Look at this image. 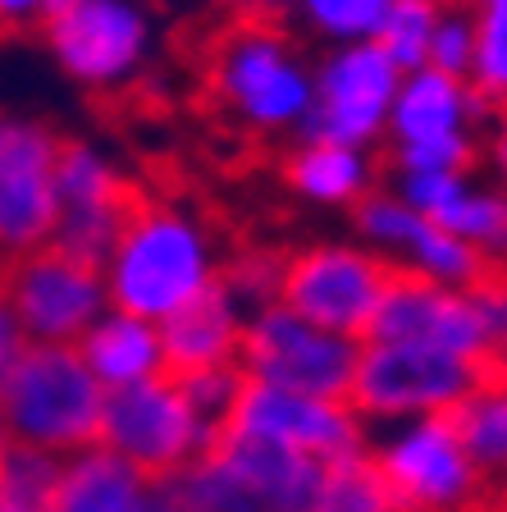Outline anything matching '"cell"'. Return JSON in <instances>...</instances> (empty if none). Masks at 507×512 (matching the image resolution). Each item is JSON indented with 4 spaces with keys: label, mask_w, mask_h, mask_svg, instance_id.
Wrapping results in <instances>:
<instances>
[{
    "label": "cell",
    "mask_w": 507,
    "mask_h": 512,
    "mask_svg": "<svg viewBox=\"0 0 507 512\" xmlns=\"http://www.w3.org/2000/svg\"><path fill=\"white\" fill-rule=\"evenodd\" d=\"M215 275L220 266L201 224L179 206L147 197L119 229V243L106 261V293L115 311L160 325L183 302L197 298Z\"/></svg>",
    "instance_id": "obj_1"
},
{
    "label": "cell",
    "mask_w": 507,
    "mask_h": 512,
    "mask_svg": "<svg viewBox=\"0 0 507 512\" xmlns=\"http://www.w3.org/2000/svg\"><path fill=\"white\" fill-rule=\"evenodd\" d=\"M106 384L83 362L78 343H28L0 394L5 435L55 458L96 444Z\"/></svg>",
    "instance_id": "obj_2"
},
{
    "label": "cell",
    "mask_w": 507,
    "mask_h": 512,
    "mask_svg": "<svg viewBox=\"0 0 507 512\" xmlns=\"http://www.w3.org/2000/svg\"><path fill=\"white\" fill-rule=\"evenodd\" d=\"M206 74L215 96L252 128H288L293 119H307L316 96L288 51V37L261 5H238V14L215 32Z\"/></svg>",
    "instance_id": "obj_3"
},
{
    "label": "cell",
    "mask_w": 507,
    "mask_h": 512,
    "mask_svg": "<svg viewBox=\"0 0 507 512\" xmlns=\"http://www.w3.org/2000/svg\"><path fill=\"white\" fill-rule=\"evenodd\" d=\"M366 448L398 512H480L494 499L476 458L457 435L453 416L393 421Z\"/></svg>",
    "instance_id": "obj_4"
},
{
    "label": "cell",
    "mask_w": 507,
    "mask_h": 512,
    "mask_svg": "<svg viewBox=\"0 0 507 512\" xmlns=\"http://www.w3.org/2000/svg\"><path fill=\"white\" fill-rule=\"evenodd\" d=\"M485 384V366L425 343H361L348 407L361 421L393 426L416 416H453Z\"/></svg>",
    "instance_id": "obj_5"
},
{
    "label": "cell",
    "mask_w": 507,
    "mask_h": 512,
    "mask_svg": "<svg viewBox=\"0 0 507 512\" xmlns=\"http://www.w3.org/2000/svg\"><path fill=\"white\" fill-rule=\"evenodd\" d=\"M96 444L124 458L128 467H138L142 476L160 480L206 458L220 444V435L197 416L174 375H156L128 389H110Z\"/></svg>",
    "instance_id": "obj_6"
},
{
    "label": "cell",
    "mask_w": 507,
    "mask_h": 512,
    "mask_svg": "<svg viewBox=\"0 0 507 512\" xmlns=\"http://www.w3.org/2000/svg\"><path fill=\"white\" fill-rule=\"evenodd\" d=\"M361 362V343L329 334L284 302L252 311L243 330V352H238V371L247 380L293 389V394L329 398V403H348L352 375Z\"/></svg>",
    "instance_id": "obj_7"
},
{
    "label": "cell",
    "mask_w": 507,
    "mask_h": 512,
    "mask_svg": "<svg viewBox=\"0 0 507 512\" xmlns=\"http://www.w3.org/2000/svg\"><path fill=\"white\" fill-rule=\"evenodd\" d=\"M0 302L28 343H78L110 311L106 270L46 243L0 266Z\"/></svg>",
    "instance_id": "obj_8"
},
{
    "label": "cell",
    "mask_w": 507,
    "mask_h": 512,
    "mask_svg": "<svg viewBox=\"0 0 507 512\" xmlns=\"http://www.w3.org/2000/svg\"><path fill=\"white\" fill-rule=\"evenodd\" d=\"M389 275L393 261L366 252V247H343V243L297 247L284 261L279 302L288 311H297L302 320L320 325V330L366 343L370 320H375L384 288H389Z\"/></svg>",
    "instance_id": "obj_9"
},
{
    "label": "cell",
    "mask_w": 507,
    "mask_h": 512,
    "mask_svg": "<svg viewBox=\"0 0 507 512\" xmlns=\"http://www.w3.org/2000/svg\"><path fill=\"white\" fill-rule=\"evenodd\" d=\"M370 343H425V348L457 352L466 362H489L494 334L480 316L471 288H448L416 270L393 266L380 311L370 320Z\"/></svg>",
    "instance_id": "obj_10"
},
{
    "label": "cell",
    "mask_w": 507,
    "mask_h": 512,
    "mask_svg": "<svg viewBox=\"0 0 507 512\" xmlns=\"http://www.w3.org/2000/svg\"><path fill=\"white\" fill-rule=\"evenodd\" d=\"M55 156L60 138L46 124L0 119V266L51 243L60 220Z\"/></svg>",
    "instance_id": "obj_11"
},
{
    "label": "cell",
    "mask_w": 507,
    "mask_h": 512,
    "mask_svg": "<svg viewBox=\"0 0 507 512\" xmlns=\"http://www.w3.org/2000/svg\"><path fill=\"white\" fill-rule=\"evenodd\" d=\"M224 430L293 448V453H307L316 462H338L366 448V421L348 403L293 394V389H275L261 380H243Z\"/></svg>",
    "instance_id": "obj_12"
},
{
    "label": "cell",
    "mask_w": 507,
    "mask_h": 512,
    "mask_svg": "<svg viewBox=\"0 0 507 512\" xmlns=\"http://www.w3.org/2000/svg\"><path fill=\"white\" fill-rule=\"evenodd\" d=\"M398 78V64L380 51V42H357L325 60L311 110L302 119L307 142H329V147L370 142L398 101Z\"/></svg>",
    "instance_id": "obj_13"
},
{
    "label": "cell",
    "mask_w": 507,
    "mask_h": 512,
    "mask_svg": "<svg viewBox=\"0 0 507 512\" xmlns=\"http://www.w3.org/2000/svg\"><path fill=\"white\" fill-rule=\"evenodd\" d=\"M42 32L64 74L87 87H115L147 51V19L128 0H87L78 10L42 19Z\"/></svg>",
    "instance_id": "obj_14"
},
{
    "label": "cell",
    "mask_w": 507,
    "mask_h": 512,
    "mask_svg": "<svg viewBox=\"0 0 507 512\" xmlns=\"http://www.w3.org/2000/svg\"><path fill=\"white\" fill-rule=\"evenodd\" d=\"M243 330H247V307L215 275L197 298L160 320L165 375L183 380V375H201V371H215V366H238Z\"/></svg>",
    "instance_id": "obj_15"
},
{
    "label": "cell",
    "mask_w": 507,
    "mask_h": 512,
    "mask_svg": "<svg viewBox=\"0 0 507 512\" xmlns=\"http://www.w3.org/2000/svg\"><path fill=\"white\" fill-rule=\"evenodd\" d=\"M151 485H156L151 476L128 467L110 448L92 444L64 458L51 512H147Z\"/></svg>",
    "instance_id": "obj_16"
},
{
    "label": "cell",
    "mask_w": 507,
    "mask_h": 512,
    "mask_svg": "<svg viewBox=\"0 0 507 512\" xmlns=\"http://www.w3.org/2000/svg\"><path fill=\"white\" fill-rule=\"evenodd\" d=\"M211 453H220L238 476L252 480L256 490L284 512H311L320 476H325V467H329V462H316V458H307V453L265 444V439H252V435H233V430H224Z\"/></svg>",
    "instance_id": "obj_17"
},
{
    "label": "cell",
    "mask_w": 507,
    "mask_h": 512,
    "mask_svg": "<svg viewBox=\"0 0 507 512\" xmlns=\"http://www.w3.org/2000/svg\"><path fill=\"white\" fill-rule=\"evenodd\" d=\"M78 352H83V362L92 366L96 380L106 384V394L110 389H128V384L165 375L160 325L128 316V311H115V307L78 339Z\"/></svg>",
    "instance_id": "obj_18"
},
{
    "label": "cell",
    "mask_w": 507,
    "mask_h": 512,
    "mask_svg": "<svg viewBox=\"0 0 507 512\" xmlns=\"http://www.w3.org/2000/svg\"><path fill=\"white\" fill-rule=\"evenodd\" d=\"M147 512H284V508H275L220 453H206L192 467L174 471V476H160L151 485Z\"/></svg>",
    "instance_id": "obj_19"
},
{
    "label": "cell",
    "mask_w": 507,
    "mask_h": 512,
    "mask_svg": "<svg viewBox=\"0 0 507 512\" xmlns=\"http://www.w3.org/2000/svg\"><path fill=\"white\" fill-rule=\"evenodd\" d=\"M485 101L476 96V87L466 92L462 78H448L439 69H416L407 74V83L398 87V101L389 110L393 138L402 142H425V138H444V133H462L466 115L480 110Z\"/></svg>",
    "instance_id": "obj_20"
},
{
    "label": "cell",
    "mask_w": 507,
    "mask_h": 512,
    "mask_svg": "<svg viewBox=\"0 0 507 512\" xmlns=\"http://www.w3.org/2000/svg\"><path fill=\"white\" fill-rule=\"evenodd\" d=\"M453 426L476 458L489 494H507V384L485 380L476 394H466L453 412Z\"/></svg>",
    "instance_id": "obj_21"
},
{
    "label": "cell",
    "mask_w": 507,
    "mask_h": 512,
    "mask_svg": "<svg viewBox=\"0 0 507 512\" xmlns=\"http://www.w3.org/2000/svg\"><path fill=\"white\" fill-rule=\"evenodd\" d=\"M284 179L311 202H361V192L370 188V170L357 147H329V142H307L302 151H293Z\"/></svg>",
    "instance_id": "obj_22"
},
{
    "label": "cell",
    "mask_w": 507,
    "mask_h": 512,
    "mask_svg": "<svg viewBox=\"0 0 507 512\" xmlns=\"http://www.w3.org/2000/svg\"><path fill=\"white\" fill-rule=\"evenodd\" d=\"M64 458L19 439L0 444V512H51Z\"/></svg>",
    "instance_id": "obj_23"
},
{
    "label": "cell",
    "mask_w": 507,
    "mask_h": 512,
    "mask_svg": "<svg viewBox=\"0 0 507 512\" xmlns=\"http://www.w3.org/2000/svg\"><path fill=\"white\" fill-rule=\"evenodd\" d=\"M311 512H398V503L370 458V448H361L352 458H338L325 467Z\"/></svg>",
    "instance_id": "obj_24"
},
{
    "label": "cell",
    "mask_w": 507,
    "mask_h": 512,
    "mask_svg": "<svg viewBox=\"0 0 507 512\" xmlns=\"http://www.w3.org/2000/svg\"><path fill=\"white\" fill-rule=\"evenodd\" d=\"M434 224L457 238H466V243L480 247L498 270H507V192L462 188L444 211L434 215Z\"/></svg>",
    "instance_id": "obj_25"
},
{
    "label": "cell",
    "mask_w": 507,
    "mask_h": 512,
    "mask_svg": "<svg viewBox=\"0 0 507 512\" xmlns=\"http://www.w3.org/2000/svg\"><path fill=\"white\" fill-rule=\"evenodd\" d=\"M439 14H444L439 0H393L389 5L375 42L398 64V74H416V69L430 64V42L434 28H439Z\"/></svg>",
    "instance_id": "obj_26"
},
{
    "label": "cell",
    "mask_w": 507,
    "mask_h": 512,
    "mask_svg": "<svg viewBox=\"0 0 507 512\" xmlns=\"http://www.w3.org/2000/svg\"><path fill=\"white\" fill-rule=\"evenodd\" d=\"M476 96L485 106L507 101V10L480 5L476 19Z\"/></svg>",
    "instance_id": "obj_27"
},
{
    "label": "cell",
    "mask_w": 507,
    "mask_h": 512,
    "mask_svg": "<svg viewBox=\"0 0 507 512\" xmlns=\"http://www.w3.org/2000/svg\"><path fill=\"white\" fill-rule=\"evenodd\" d=\"M393 165L407 174H462L480 160V151L471 147L466 133H444V138H425V142H402L393 147Z\"/></svg>",
    "instance_id": "obj_28"
},
{
    "label": "cell",
    "mask_w": 507,
    "mask_h": 512,
    "mask_svg": "<svg viewBox=\"0 0 507 512\" xmlns=\"http://www.w3.org/2000/svg\"><path fill=\"white\" fill-rule=\"evenodd\" d=\"M476 19L480 14L466 10V0L462 5H444L430 42V69H439L448 78L471 74V64H476Z\"/></svg>",
    "instance_id": "obj_29"
},
{
    "label": "cell",
    "mask_w": 507,
    "mask_h": 512,
    "mask_svg": "<svg viewBox=\"0 0 507 512\" xmlns=\"http://www.w3.org/2000/svg\"><path fill=\"white\" fill-rule=\"evenodd\" d=\"M307 19L329 37H375L393 0H297Z\"/></svg>",
    "instance_id": "obj_30"
},
{
    "label": "cell",
    "mask_w": 507,
    "mask_h": 512,
    "mask_svg": "<svg viewBox=\"0 0 507 512\" xmlns=\"http://www.w3.org/2000/svg\"><path fill=\"white\" fill-rule=\"evenodd\" d=\"M23 348H28V339H23L19 320H14L10 307L0 302V394H5V384H10V371H14V362H19Z\"/></svg>",
    "instance_id": "obj_31"
},
{
    "label": "cell",
    "mask_w": 507,
    "mask_h": 512,
    "mask_svg": "<svg viewBox=\"0 0 507 512\" xmlns=\"http://www.w3.org/2000/svg\"><path fill=\"white\" fill-rule=\"evenodd\" d=\"M46 0H0V32H14L23 28L28 19H37L42 14Z\"/></svg>",
    "instance_id": "obj_32"
},
{
    "label": "cell",
    "mask_w": 507,
    "mask_h": 512,
    "mask_svg": "<svg viewBox=\"0 0 507 512\" xmlns=\"http://www.w3.org/2000/svg\"><path fill=\"white\" fill-rule=\"evenodd\" d=\"M489 156H494V165L507 174V101H498V110H494V142H489Z\"/></svg>",
    "instance_id": "obj_33"
},
{
    "label": "cell",
    "mask_w": 507,
    "mask_h": 512,
    "mask_svg": "<svg viewBox=\"0 0 507 512\" xmlns=\"http://www.w3.org/2000/svg\"><path fill=\"white\" fill-rule=\"evenodd\" d=\"M485 380H494V384H507V339L498 343L494 352H489V362H485Z\"/></svg>",
    "instance_id": "obj_34"
},
{
    "label": "cell",
    "mask_w": 507,
    "mask_h": 512,
    "mask_svg": "<svg viewBox=\"0 0 507 512\" xmlns=\"http://www.w3.org/2000/svg\"><path fill=\"white\" fill-rule=\"evenodd\" d=\"M78 5H87V0H46V5H42V19H55V14L78 10Z\"/></svg>",
    "instance_id": "obj_35"
},
{
    "label": "cell",
    "mask_w": 507,
    "mask_h": 512,
    "mask_svg": "<svg viewBox=\"0 0 507 512\" xmlns=\"http://www.w3.org/2000/svg\"><path fill=\"white\" fill-rule=\"evenodd\" d=\"M480 5H489V10H507V0H480Z\"/></svg>",
    "instance_id": "obj_36"
},
{
    "label": "cell",
    "mask_w": 507,
    "mask_h": 512,
    "mask_svg": "<svg viewBox=\"0 0 507 512\" xmlns=\"http://www.w3.org/2000/svg\"><path fill=\"white\" fill-rule=\"evenodd\" d=\"M439 5H462V0H439Z\"/></svg>",
    "instance_id": "obj_37"
}]
</instances>
